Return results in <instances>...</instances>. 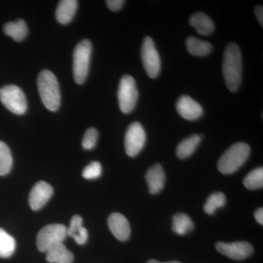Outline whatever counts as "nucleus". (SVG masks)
<instances>
[{"label": "nucleus", "instance_id": "f257e3e1", "mask_svg": "<svg viewBox=\"0 0 263 263\" xmlns=\"http://www.w3.org/2000/svg\"><path fill=\"white\" fill-rule=\"evenodd\" d=\"M222 74L227 87L235 92L242 79V57L238 45L230 43L226 46L222 62Z\"/></svg>", "mask_w": 263, "mask_h": 263}, {"label": "nucleus", "instance_id": "f03ea898", "mask_svg": "<svg viewBox=\"0 0 263 263\" xmlns=\"http://www.w3.org/2000/svg\"><path fill=\"white\" fill-rule=\"evenodd\" d=\"M37 88L43 105L50 111H57L61 104L60 85L56 76L45 70L38 76Z\"/></svg>", "mask_w": 263, "mask_h": 263}, {"label": "nucleus", "instance_id": "7ed1b4c3", "mask_svg": "<svg viewBox=\"0 0 263 263\" xmlns=\"http://www.w3.org/2000/svg\"><path fill=\"white\" fill-rule=\"evenodd\" d=\"M250 154V147L246 143H237L230 146L218 161L217 168L222 174L236 172L245 163Z\"/></svg>", "mask_w": 263, "mask_h": 263}, {"label": "nucleus", "instance_id": "20e7f679", "mask_svg": "<svg viewBox=\"0 0 263 263\" xmlns=\"http://www.w3.org/2000/svg\"><path fill=\"white\" fill-rule=\"evenodd\" d=\"M92 46L89 40H83L76 46L73 52L72 70L78 84H84L89 73Z\"/></svg>", "mask_w": 263, "mask_h": 263}, {"label": "nucleus", "instance_id": "39448f33", "mask_svg": "<svg viewBox=\"0 0 263 263\" xmlns=\"http://www.w3.org/2000/svg\"><path fill=\"white\" fill-rule=\"evenodd\" d=\"M0 100L5 108L16 115L27 110V102L24 91L15 85H7L0 89Z\"/></svg>", "mask_w": 263, "mask_h": 263}, {"label": "nucleus", "instance_id": "423d86ee", "mask_svg": "<svg viewBox=\"0 0 263 263\" xmlns=\"http://www.w3.org/2000/svg\"><path fill=\"white\" fill-rule=\"evenodd\" d=\"M138 98L136 83L131 76H123L118 90L119 105L122 113L129 114L134 110Z\"/></svg>", "mask_w": 263, "mask_h": 263}, {"label": "nucleus", "instance_id": "0eeeda50", "mask_svg": "<svg viewBox=\"0 0 263 263\" xmlns=\"http://www.w3.org/2000/svg\"><path fill=\"white\" fill-rule=\"evenodd\" d=\"M67 228L64 224H51L40 230L37 236V248L46 252L48 249L57 243H63L67 237Z\"/></svg>", "mask_w": 263, "mask_h": 263}, {"label": "nucleus", "instance_id": "6e6552de", "mask_svg": "<svg viewBox=\"0 0 263 263\" xmlns=\"http://www.w3.org/2000/svg\"><path fill=\"white\" fill-rule=\"evenodd\" d=\"M141 59L146 73L152 79H156L160 74L161 60L152 37H146L143 40Z\"/></svg>", "mask_w": 263, "mask_h": 263}, {"label": "nucleus", "instance_id": "1a4fd4ad", "mask_svg": "<svg viewBox=\"0 0 263 263\" xmlns=\"http://www.w3.org/2000/svg\"><path fill=\"white\" fill-rule=\"evenodd\" d=\"M146 133L139 122H133L128 127L124 138L125 152L129 157H134L143 149L146 143Z\"/></svg>", "mask_w": 263, "mask_h": 263}, {"label": "nucleus", "instance_id": "9d476101", "mask_svg": "<svg viewBox=\"0 0 263 263\" xmlns=\"http://www.w3.org/2000/svg\"><path fill=\"white\" fill-rule=\"evenodd\" d=\"M216 249L219 253L235 260H243L252 255L254 252L253 247L246 241H237L233 243L217 242Z\"/></svg>", "mask_w": 263, "mask_h": 263}, {"label": "nucleus", "instance_id": "9b49d317", "mask_svg": "<svg viewBox=\"0 0 263 263\" xmlns=\"http://www.w3.org/2000/svg\"><path fill=\"white\" fill-rule=\"evenodd\" d=\"M53 193V189L49 183L39 181L33 186L29 193V206L33 211L40 210L47 203Z\"/></svg>", "mask_w": 263, "mask_h": 263}, {"label": "nucleus", "instance_id": "f8f14e48", "mask_svg": "<svg viewBox=\"0 0 263 263\" xmlns=\"http://www.w3.org/2000/svg\"><path fill=\"white\" fill-rule=\"evenodd\" d=\"M176 110L181 117L189 121L197 120L203 114L201 105L187 95L180 97L176 103Z\"/></svg>", "mask_w": 263, "mask_h": 263}, {"label": "nucleus", "instance_id": "ddd939ff", "mask_svg": "<svg viewBox=\"0 0 263 263\" xmlns=\"http://www.w3.org/2000/svg\"><path fill=\"white\" fill-rule=\"evenodd\" d=\"M109 229L118 240L125 241L131 234L130 226L127 218L119 213H113L108 219Z\"/></svg>", "mask_w": 263, "mask_h": 263}, {"label": "nucleus", "instance_id": "4468645a", "mask_svg": "<svg viewBox=\"0 0 263 263\" xmlns=\"http://www.w3.org/2000/svg\"><path fill=\"white\" fill-rule=\"evenodd\" d=\"M146 180L149 193L155 195L162 191L165 183V174L160 164H155L147 171Z\"/></svg>", "mask_w": 263, "mask_h": 263}, {"label": "nucleus", "instance_id": "2eb2a0df", "mask_svg": "<svg viewBox=\"0 0 263 263\" xmlns=\"http://www.w3.org/2000/svg\"><path fill=\"white\" fill-rule=\"evenodd\" d=\"M73 259V254L63 243L53 246L46 252V260L50 263H72Z\"/></svg>", "mask_w": 263, "mask_h": 263}, {"label": "nucleus", "instance_id": "dca6fc26", "mask_svg": "<svg viewBox=\"0 0 263 263\" xmlns=\"http://www.w3.org/2000/svg\"><path fill=\"white\" fill-rule=\"evenodd\" d=\"M78 8L76 0H62L59 3L56 10L57 22L61 24L70 23L75 16Z\"/></svg>", "mask_w": 263, "mask_h": 263}, {"label": "nucleus", "instance_id": "f3484780", "mask_svg": "<svg viewBox=\"0 0 263 263\" xmlns=\"http://www.w3.org/2000/svg\"><path fill=\"white\" fill-rule=\"evenodd\" d=\"M67 232V236L73 238L78 245H85L89 238L87 230L83 226L82 217L79 215H75L71 219Z\"/></svg>", "mask_w": 263, "mask_h": 263}, {"label": "nucleus", "instance_id": "a211bd4d", "mask_svg": "<svg viewBox=\"0 0 263 263\" xmlns=\"http://www.w3.org/2000/svg\"><path fill=\"white\" fill-rule=\"evenodd\" d=\"M190 24L201 35H209L214 30V22L210 17L203 13H196L192 15Z\"/></svg>", "mask_w": 263, "mask_h": 263}, {"label": "nucleus", "instance_id": "6ab92c4d", "mask_svg": "<svg viewBox=\"0 0 263 263\" xmlns=\"http://www.w3.org/2000/svg\"><path fill=\"white\" fill-rule=\"evenodd\" d=\"M3 31L6 35L13 38L16 42H22L28 34V27L24 20L18 19L16 22L5 24Z\"/></svg>", "mask_w": 263, "mask_h": 263}, {"label": "nucleus", "instance_id": "aec40b11", "mask_svg": "<svg viewBox=\"0 0 263 263\" xmlns=\"http://www.w3.org/2000/svg\"><path fill=\"white\" fill-rule=\"evenodd\" d=\"M200 141H201V136L198 135H193L189 137L178 145L176 148V155L181 160L188 158L196 150Z\"/></svg>", "mask_w": 263, "mask_h": 263}, {"label": "nucleus", "instance_id": "412c9836", "mask_svg": "<svg viewBox=\"0 0 263 263\" xmlns=\"http://www.w3.org/2000/svg\"><path fill=\"white\" fill-rule=\"evenodd\" d=\"M186 46L189 53L197 57L206 56L212 52L213 48L210 43L195 37H189L186 41Z\"/></svg>", "mask_w": 263, "mask_h": 263}, {"label": "nucleus", "instance_id": "4be33fe9", "mask_svg": "<svg viewBox=\"0 0 263 263\" xmlns=\"http://www.w3.org/2000/svg\"><path fill=\"white\" fill-rule=\"evenodd\" d=\"M195 228L191 218L186 214H177L173 218L172 229L180 235H186Z\"/></svg>", "mask_w": 263, "mask_h": 263}, {"label": "nucleus", "instance_id": "5701e85b", "mask_svg": "<svg viewBox=\"0 0 263 263\" xmlns=\"http://www.w3.org/2000/svg\"><path fill=\"white\" fill-rule=\"evenodd\" d=\"M15 249L14 238L0 228V257L8 258L13 255Z\"/></svg>", "mask_w": 263, "mask_h": 263}, {"label": "nucleus", "instance_id": "b1692460", "mask_svg": "<svg viewBox=\"0 0 263 263\" xmlns=\"http://www.w3.org/2000/svg\"><path fill=\"white\" fill-rule=\"evenodd\" d=\"M13 165V157L9 147L0 141V176L9 174Z\"/></svg>", "mask_w": 263, "mask_h": 263}, {"label": "nucleus", "instance_id": "393cba45", "mask_svg": "<svg viewBox=\"0 0 263 263\" xmlns=\"http://www.w3.org/2000/svg\"><path fill=\"white\" fill-rule=\"evenodd\" d=\"M245 187L250 190H258L263 186V168L257 167L249 173L243 181Z\"/></svg>", "mask_w": 263, "mask_h": 263}, {"label": "nucleus", "instance_id": "a878e982", "mask_svg": "<svg viewBox=\"0 0 263 263\" xmlns=\"http://www.w3.org/2000/svg\"><path fill=\"white\" fill-rule=\"evenodd\" d=\"M226 203V197L222 193H215L208 197L203 206L204 212L212 215L216 209L224 206Z\"/></svg>", "mask_w": 263, "mask_h": 263}, {"label": "nucleus", "instance_id": "bb28decb", "mask_svg": "<svg viewBox=\"0 0 263 263\" xmlns=\"http://www.w3.org/2000/svg\"><path fill=\"white\" fill-rule=\"evenodd\" d=\"M103 171L101 164L97 161L88 164L83 171L82 176L86 179H95L100 177Z\"/></svg>", "mask_w": 263, "mask_h": 263}, {"label": "nucleus", "instance_id": "cd10ccee", "mask_svg": "<svg viewBox=\"0 0 263 263\" xmlns=\"http://www.w3.org/2000/svg\"><path fill=\"white\" fill-rule=\"evenodd\" d=\"M98 131L95 128H89L85 133L82 146L86 150L92 149L96 146L98 139Z\"/></svg>", "mask_w": 263, "mask_h": 263}, {"label": "nucleus", "instance_id": "c85d7f7f", "mask_svg": "<svg viewBox=\"0 0 263 263\" xmlns=\"http://www.w3.org/2000/svg\"><path fill=\"white\" fill-rule=\"evenodd\" d=\"M124 4L123 0H108L106 1V5L109 9L111 11H118L122 8Z\"/></svg>", "mask_w": 263, "mask_h": 263}, {"label": "nucleus", "instance_id": "c756f323", "mask_svg": "<svg viewBox=\"0 0 263 263\" xmlns=\"http://www.w3.org/2000/svg\"><path fill=\"white\" fill-rule=\"evenodd\" d=\"M254 13H255L256 17L258 20L259 24L263 26V8L262 5H257L254 8Z\"/></svg>", "mask_w": 263, "mask_h": 263}, {"label": "nucleus", "instance_id": "7c9ffc66", "mask_svg": "<svg viewBox=\"0 0 263 263\" xmlns=\"http://www.w3.org/2000/svg\"><path fill=\"white\" fill-rule=\"evenodd\" d=\"M254 217H255L256 220L261 226L263 224V209L262 208H259L257 209L255 212H254Z\"/></svg>", "mask_w": 263, "mask_h": 263}, {"label": "nucleus", "instance_id": "2f4dec72", "mask_svg": "<svg viewBox=\"0 0 263 263\" xmlns=\"http://www.w3.org/2000/svg\"><path fill=\"white\" fill-rule=\"evenodd\" d=\"M158 263H181V262H179V261H170V262H159Z\"/></svg>", "mask_w": 263, "mask_h": 263}]
</instances>
